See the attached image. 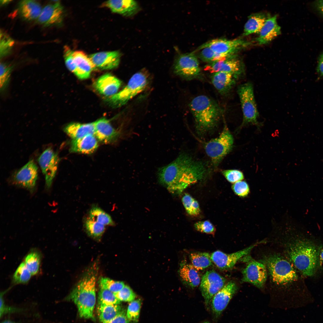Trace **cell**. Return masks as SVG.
<instances>
[{
  "instance_id": "ac0fdd59",
  "label": "cell",
  "mask_w": 323,
  "mask_h": 323,
  "mask_svg": "<svg viewBox=\"0 0 323 323\" xmlns=\"http://www.w3.org/2000/svg\"><path fill=\"white\" fill-rule=\"evenodd\" d=\"M63 9L59 2L48 4L42 9L37 22L46 27L58 25L62 22Z\"/></svg>"
},
{
  "instance_id": "d6986e66",
  "label": "cell",
  "mask_w": 323,
  "mask_h": 323,
  "mask_svg": "<svg viewBox=\"0 0 323 323\" xmlns=\"http://www.w3.org/2000/svg\"><path fill=\"white\" fill-rule=\"evenodd\" d=\"M121 56L118 51H103L91 54V60L97 67L102 69H111L118 65Z\"/></svg>"
},
{
  "instance_id": "ee69618b",
  "label": "cell",
  "mask_w": 323,
  "mask_h": 323,
  "mask_svg": "<svg viewBox=\"0 0 323 323\" xmlns=\"http://www.w3.org/2000/svg\"><path fill=\"white\" fill-rule=\"evenodd\" d=\"M140 299L131 301L128 305L127 315L128 319L136 322L138 319L141 307Z\"/></svg>"
},
{
  "instance_id": "5b68a950",
  "label": "cell",
  "mask_w": 323,
  "mask_h": 323,
  "mask_svg": "<svg viewBox=\"0 0 323 323\" xmlns=\"http://www.w3.org/2000/svg\"><path fill=\"white\" fill-rule=\"evenodd\" d=\"M264 261L273 281L278 284H285L296 281L298 276L291 263L277 255L268 256Z\"/></svg>"
},
{
  "instance_id": "1f68e13d",
  "label": "cell",
  "mask_w": 323,
  "mask_h": 323,
  "mask_svg": "<svg viewBox=\"0 0 323 323\" xmlns=\"http://www.w3.org/2000/svg\"><path fill=\"white\" fill-rule=\"evenodd\" d=\"M189 258L192 265L197 270L204 269L212 265L211 255L208 252H192Z\"/></svg>"
},
{
  "instance_id": "8fae6325",
  "label": "cell",
  "mask_w": 323,
  "mask_h": 323,
  "mask_svg": "<svg viewBox=\"0 0 323 323\" xmlns=\"http://www.w3.org/2000/svg\"><path fill=\"white\" fill-rule=\"evenodd\" d=\"M248 43L241 39L228 40L218 38L203 44L199 46L198 50L208 47L215 52L228 57L236 55V53Z\"/></svg>"
},
{
  "instance_id": "f1b7e54d",
  "label": "cell",
  "mask_w": 323,
  "mask_h": 323,
  "mask_svg": "<svg viewBox=\"0 0 323 323\" xmlns=\"http://www.w3.org/2000/svg\"><path fill=\"white\" fill-rule=\"evenodd\" d=\"M64 130L72 139H78L88 135H94V123H71L65 126Z\"/></svg>"
},
{
  "instance_id": "4fadbf2b",
  "label": "cell",
  "mask_w": 323,
  "mask_h": 323,
  "mask_svg": "<svg viewBox=\"0 0 323 323\" xmlns=\"http://www.w3.org/2000/svg\"><path fill=\"white\" fill-rule=\"evenodd\" d=\"M59 161L57 153L51 147L45 150L39 158V163L45 176L48 188L51 186L55 176Z\"/></svg>"
},
{
  "instance_id": "681fc988",
  "label": "cell",
  "mask_w": 323,
  "mask_h": 323,
  "mask_svg": "<svg viewBox=\"0 0 323 323\" xmlns=\"http://www.w3.org/2000/svg\"><path fill=\"white\" fill-rule=\"evenodd\" d=\"M8 290L2 292L0 294V316L1 317L7 313H13L20 311L19 309L10 307L5 304L3 299V295Z\"/></svg>"
},
{
  "instance_id": "e0dca14e",
  "label": "cell",
  "mask_w": 323,
  "mask_h": 323,
  "mask_svg": "<svg viewBox=\"0 0 323 323\" xmlns=\"http://www.w3.org/2000/svg\"><path fill=\"white\" fill-rule=\"evenodd\" d=\"M37 178V167L31 160L15 173L13 180L17 185L32 190L35 186Z\"/></svg>"
},
{
  "instance_id": "8992f818",
  "label": "cell",
  "mask_w": 323,
  "mask_h": 323,
  "mask_svg": "<svg viewBox=\"0 0 323 323\" xmlns=\"http://www.w3.org/2000/svg\"><path fill=\"white\" fill-rule=\"evenodd\" d=\"M233 143V137L226 125L218 137L206 143L204 147L205 152L214 166H218L231 150Z\"/></svg>"
},
{
  "instance_id": "83f0119b",
  "label": "cell",
  "mask_w": 323,
  "mask_h": 323,
  "mask_svg": "<svg viewBox=\"0 0 323 323\" xmlns=\"http://www.w3.org/2000/svg\"><path fill=\"white\" fill-rule=\"evenodd\" d=\"M20 16L24 20L30 21L38 19L42 10L40 4L34 0H22L18 6Z\"/></svg>"
},
{
  "instance_id": "ba28073f",
  "label": "cell",
  "mask_w": 323,
  "mask_h": 323,
  "mask_svg": "<svg viewBox=\"0 0 323 323\" xmlns=\"http://www.w3.org/2000/svg\"><path fill=\"white\" fill-rule=\"evenodd\" d=\"M148 83V77L145 73H136L130 78L127 85L119 92L110 97L109 100L116 107L123 105L144 91Z\"/></svg>"
},
{
  "instance_id": "db71d44e",
  "label": "cell",
  "mask_w": 323,
  "mask_h": 323,
  "mask_svg": "<svg viewBox=\"0 0 323 323\" xmlns=\"http://www.w3.org/2000/svg\"><path fill=\"white\" fill-rule=\"evenodd\" d=\"M11 1V0H1L0 4L2 5L7 4Z\"/></svg>"
},
{
  "instance_id": "5bb4252c",
  "label": "cell",
  "mask_w": 323,
  "mask_h": 323,
  "mask_svg": "<svg viewBox=\"0 0 323 323\" xmlns=\"http://www.w3.org/2000/svg\"><path fill=\"white\" fill-rule=\"evenodd\" d=\"M237 289L236 283L230 281L214 296L211 301V307L215 316H219L225 309Z\"/></svg>"
},
{
  "instance_id": "c3c4849f",
  "label": "cell",
  "mask_w": 323,
  "mask_h": 323,
  "mask_svg": "<svg viewBox=\"0 0 323 323\" xmlns=\"http://www.w3.org/2000/svg\"><path fill=\"white\" fill-rule=\"evenodd\" d=\"M232 189L234 193L241 197L247 196L249 191V185L245 181H239L235 182L232 186Z\"/></svg>"
},
{
  "instance_id": "60d3db41",
  "label": "cell",
  "mask_w": 323,
  "mask_h": 323,
  "mask_svg": "<svg viewBox=\"0 0 323 323\" xmlns=\"http://www.w3.org/2000/svg\"><path fill=\"white\" fill-rule=\"evenodd\" d=\"M14 40L7 34L1 31L0 36V57L8 55L14 44Z\"/></svg>"
},
{
  "instance_id": "816d5d0a",
  "label": "cell",
  "mask_w": 323,
  "mask_h": 323,
  "mask_svg": "<svg viewBox=\"0 0 323 323\" xmlns=\"http://www.w3.org/2000/svg\"><path fill=\"white\" fill-rule=\"evenodd\" d=\"M317 70L320 74L323 76V53L319 58Z\"/></svg>"
},
{
  "instance_id": "52a82bcc",
  "label": "cell",
  "mask_w": 323,
  "mask_h": 323,
  "mask_svg": "<svg viewBox=\"0 0 323 323\" xmlns=\"http://www.w3.org/2000/svg\"><path fill=\"white\" fill-rule=\"evenodd\" d=\"M237 93L243 113V120L240 127L241 128L249 124L255 125L259 127L260 124L257 121L259 113L252 84L249 82L241 85L238 88Z\"/></svg>"
},
{
  "instance_id": "d6a6232c",
  "label": "cell",
  "mask_w": 323,
  "mask_h": 323,
  "mask_svg": "<svg viewBox=\"0 0 323 323\" xmlns=\"http://www.w3.org/2000/svg\"><path fill=\"white\" fill-rule=\"evenodd\" d=\"M89 217L104 226H113L115 223L111 216L100 208L94 206L90 210Z\"/></svg>"
},
{
  "instance_id": "b9f144b4",
  "label": "cell",
  "mask_w": 323,
  "mask_h": 323,
  "mask_svg": "<svg viewBox=\"0 0 323 323\" xmlns=\"http://www.w3.org/2000/svg\"><path fill=\"white\" fill-rule=\"evenodd\" d=\"M99 286L100 289L107 290L114 293L119 291L125 286L123 282L103 277L99 281Z\"/></svg>"
},
{
  "instance_id": "cb8c5ba5",
  "label": "cell",
  "mask_w": 323,
  "mask_h": 323,
  "mask_svg": "<svg viewBox=\"0 0 323 323\" xmlns=\"http://www.w3.org/2000/svg\"><path fill=\"white\" fill-rule=\"evenodd\" d=\"M104 5L112 12L127 16H134L139 10L138 3L132 0H109Z\"/></svg>"
},
{
  "instance_id": "8d00e7d4",
  "label": "cell",
  "mask_w": 323,
  "mask_h": 323,
  "mask_svg": "<svg viewBox=\"0 0 323 323\" xmlns=\"http://www.w3.org/2000/svg\"><path fill=\"white\" fill-rule=\"evenodd\" d=\"M13 65L10 63L2 62L0 65V91H3L10 81Z\"/></svg>"
},
{
  "instance_id": "7bdbcfd3",
  "label": "cell",
  "mask_w": 323,
  "mask_h": 323,
  "mask_svg": "<svg viewBox=\"0 0 323 323\" xmlns=\"http://www.w3.org/2000/svg\"><path fill=\"white\" fill-rule=\"evenodd\" d=\"M73 51L68 46H64L63 56L65 65L68 69L77 76L78 70L73 59Z\"/></svg>"
},
{
  "instance_id": "9a60e30c",
  "label": "cell",
  "mask_w": 323,
  "mask_h": 323,
  "mask_svg": "<svg viewBox=\"0 0 323 323\" xmlns=\"http://www.w3.org/2000/svg\"><path fill=\"white\" fill-rule=\"evenodd\" d=\"M256 244L253 245L241 250L227 254L217 250L211 255L212 262L219 269L226 270L233 267L240 259L249 254Z\"/></svg>"
},
{
  "instance_id": "d590c367",
  "label": "cell",
  "mask_w": 323,
  "mask_h": 323,
  "mask_svg": "<svg viewBox=\"0 0 323 323\" xmlns=\"http://www.w3.org/2000/svg\"><path fill=\"white\" fill-rule=\"evenodd\" d=\"M182 202L189 215L196 216L200 213V210L198 202L189 194L185 193L182 197Z\"/></svg>"
},
{
  "instance_id": "277c9868",
  "label": "cell",
  "mask_w": 323,
  "mask_h": 323,
  "mask_svg": "<svg viewBox=\"0 0 323 323\" xmlns=\"http://www.w3.org/2000/svg\"><path fill=\"white\" fill-rule=\"evenodd\" d=\"M189 106L199 132L203 133L213 129L220 119L222 111L220 107L206 96L200 95L195 97Z\"/></svg>"
},
{
  "instance_id": "484cf974",
  "label": "cell",
  "mask_w": 323,
  "mask_h": 323,
  "mask_svg": "<svg viewBox=\"0 0 323 323\" xmlns=\"http://www.w3.org/2000/svg\"><path fill=\"white\" fill-rule=\"evenodd\" d=\"M73 59L78 72L77 77L81 79L88 78L96 67L89 57L83 51H73Z\"/></svg>"
},
{
  "instance_id": "d4e9b609",
  "label": "cell",
  "mask_w": 323,
  "mask_h": 323,
  "mask_svg": "<svg viewBox=\"0 0 323 323\" xmlns=\"http://www.w3.org/2000/svg\"><path fill=\"white\" fill-rule=\"evenodd\" d=\"M179 273L182 282L191 288L197 287L200 283V276L197 270L185 260L180 263Z\"/></svg>"
},
{
  "instance_id": "f546056e",
  "label": "cell",
  "mask_w": 323,
  "mask_h": 323,
  "mask_svg": "<svg viewBox=\"0 0 323 323\" xmlns=\"http://www.w3.org/2000/svg\"><path fill=\"white\" fill-rule=\"evenodd\" d=\"M263 13H256L251 15L244 26L243 35L247 36L252 33H259L267 19Z\"/></svg>"
},
{
  "instance_id": "f35d334b",
  "label": "cell",
  "mask_w": 323,
  "mask_h": 323,
  "mask_svg": "<svg viewBox=\"0 0 323 323\" xmlns=\"http://www.w3.org/2000/svg\"><path fill=\"white\" fill-rule=\"evenodd\" d=\"M31 274L27 268L24 262L21 263L14 273L13 281L15 284H25L30 280Z\"/></svg>"
},
{
  "instance_id": "9f6ffc18",
  "label": "cell",
  "mask_w": 323,
  "mask_h": 323,
  "mask_svg": "<svg viewBox=\"0 0 323 323\" xmlns=\"http://www.w3.org/2000/svg\"><path fill=\"white\" fill-rule=\"evenodd\" d=\"M320 257L321 259L323 261V249L322 250L320 254Z\"/></svg>"
},
{
  "instance_id": "f5cc1de1",
  "label": "cell",
  "mask_w": 323,
  "mask_h": 323,
  "mask_svg": "<svg viewBox=\"0 0 323 323\" xmlns=\"http://www.w3.org/2000/svg\"><path fill=\"white\" fill-rule=\"evenodd\" d=\"M316 7L319 11L323 15V0L316 1L315 3Z\"/></svg>"
},
{
  "instance_id": "6f0895ef",
  "label": "cell",
  "mask_w": 323,
  "mask_h": 323,
  "mask_svg": "<svg viewBox=\"0 0 323 323\" xmlns=\"http://www.w3.org/2000/svg\"><path fill=\"white\" fill-rule=\"evenodd\" d=\"M203 323H210L208 322H204Z\"/></svg>"
},
{
  "instance_id": "836d02e7",
  "label": "cell",
  "mask_w": 323,
  "mask_h": 323,
  "mask_svg": "<svg viewBox=\"0 0 323 323\" xmlns=\"http://www.w3.org/2000/svg\"><path fill=\"white\" fill-rule=\"evenodd\" d=\"M84 226L88 234L95 238L100 237L105 229V226L89 217L85 220Z\"/></svg>"
},
{
  "instance_id": "7c38bea8",
  "label": "cell",
  "mask_w": 323,
  "mask_h": 323,
  "mask_svg": "<svg viewBox=\"0 0 323 323\" xmlns=\"http://www.w3.org/2000/svg\"><path fill=\"white\" fill-rule=\"evenodd\" d=\"M264 264L253 260H249L242 271V281L262 288L266 281L267 273Z\"/></svg>"
},
{
  "instance_id": "3957f363",
  "label": "cell",
  "mask_w": 323,
  "mask_h": 323,
  "mask_svg": "<svg viewBox=\"0 0 323 323\" xmlns=\"http://www.w3.org/2000/svg\"><path fill=\"white\" fill-rule=\"evenodd\" d=\"M319 250L311 241L300 237L294 240L287 250L288 256L295 267L304 275L316 272L319 263Z\"/></svg>"
},
{
  "instance_id": "44dd1931",
  "label": "cell",
  "mask_w": 323,
  "mask_h": 323,
  "mask_svg": "<svg viewBox=\"0 0 323 323\" xmlns=\"http://www.w3.org/2000/svg\"><path fill=\"white\" fill-rule=\"evenodd\" d=\"M277 19L276 15L267 18L256 39L259 45L268 43L281 34V27L278 24Z\"/></svg>"
},
{
  "instance_id": "f907efd6",
  "label": "cell",
  "mask_w": 323,
  "mask_h": 323,
  "mask_svg": "<svg viewBox=\"0 0 323 323\" xmlns=\"http://www.w3.org/2000/svg\"><path fill=\"white\" fill-rule=\"evenodd\" d=\"M129 321L124 311H122L111 320L103 323H129Z\"/></svg>"
},
{
  "instance_id": "7dc6e473",
  "label": "cell",
  "mask_w": 323,
  "mask_h": 323,
  "mask_svg": "<svg viewBox=\"0 0 323 323\" xmlns=\"http://www.w3.org/2000/svg\"><path fill=\"white\" fill-rule=\"evenodd\" d=\"M194 227L197 231L207 234H214L216 229L213 224L208 220L200 221L196 223Z\"/></svg>"
},
{
  "instance_id": "4316f807",
  "label": "cell",
  "mask_w": 323,
  "mask_h": 323,
  "mask_svg": "<svg viewBox=\"0 0 323 323\" xmlns=\"http://www.w3.org/2000/svg\"><path fill=\"white\" fill-rule=\"evenodd\" d=\"M235 79L231 74L223 72L213 73L211 76L212 84L222 95L229 92L235 84Z\"/></svg>"
},
{
  "instance_id": "74e56055",
  "label": "cell",
  "mask_w": 323,
  "mask_h": 323,
  "mask_svg": "<svg viewBox=\"0 0 323 323\" xmlns=\"http://www.w3.org/2000/svg\"><path fill=\"white\" fill-rule=\"evenodd\" d=\"M120 301L113 292L107 290L100 289L98 296V305L119 304Z\"/></svg>"
},
{
  "instance_id": "7a4b0ae2",
  "label": "cell",
  "mask_w": 323,
  "mask_h": 323,
  "mask_svg": "<svg viewBox=\"0 0 323 323\" xmlns=\"http://www.w3.org/2000/svg\"><path fill=\"white\" fill-rule=\"evenodd\" d=\"M96 267L90 268L82 277L65 299L76 305L80 316L94 319L93 312L96 302Z\"/></svg>"
},
{
  "instance_id": "ffe728a7",
  "label": "cell",
  "mask_w": 323,
  "mask_h": 323,
  "mask_svg": "<svg viewBox=\"0 0 323 323\" xmlns=\"http://www.w3.org/2000/svg\"><path fill=\"white\" fill-rule=\"evenodd\" d=\"M94 135L98 140L105 143H110L117 138L119 132L112 126L109 121L101 118L94 122Z\"/></svg>"
},
{
  "instance_id": "f6af8a7d",
  "label": "cell",
  "mask_w": 323,
  "mask_h": 323,
  "mask_svg": "<svg viewBox=\"0 0 323 323\" xmlns=\"http://www.w3.org/2000/svg\"><path fill=\"white\" fill-rule=\"evenodd\" d=\"M114 294L120 301L131 302L134 301L136 296L132 290L127 285H125L120 291Z\"/></svg>"
},
{
  "instance_id": "7402d4cb",
  "label": "cell",
  "mask_w": 323,
  "mask_h": 323,
  "mask_svg": "<svg viewBox=\"0 0 323 323\" xmlns=\"http://www.w3.org/2000/svg\"><path fill=\"white\" fill-rule=\"evenodd\" d=\"M121 84L119 79L111 74H106L97 79L95 86L101 94L111 97L117 93Z\"/></svg>"
},
{
  "instance_id": "30bf717a",
  "label": "cell",
  "mask_w": 323,
  "mask_h": 323,
  "mask_svg": "<svg viewBox=\"0 0 323 323\" xmlns=\"http://www.w3.org/2000/svg\"><path fill=\"white\" fill-rule=\"evenodd\" d=\"M225 278L214 270L207 271L202 276L200 289L206 305L210 304L214 296L225 284Z\"/></svg>"
},
{
  "instance_id": "11a10c76",
  "label": "cell",
  "mask_w": 323,
  "mask_h": 323,
  "mask_svg": "<svg viewBox=\"0 0 323 323\" xmlns=\"http://www.w3.org/2000/svg\"><path fill=\"white\" fill-rule=\"evenodd\" d=\"M1 323H16L14 322L9 320H7L4 321Z\"/></svg>"
},
{
  "instance_id": "bcb514c9",
  "label": "cell",
  "mask_w": 323,
  "mask_h": 323,
  "mask_svg": "<svg viewBox=\"0 0 323 323\" xmlns=\"http://www.w3.org/2000/svg\"><path fill=\"white\" fill-rule=\"evenodd\" d=\"M222 173L226 179L231 183L241 181L244 178L243 173L237 170H225Z\"/></svg>"
},
{
  "instance_id": "9c48e42d",
  "label": "cell",
  "mask_w": 323,
  "mask_h": 323,
  "mask_svg": "<svg viewBox=\"0 0 323 323\" xmlns=\"http://www.w3.org/2000/svg\"><path fill=\"white\" fill-rule=\"evenodd\" d=\"M174 70L177 75L188 80L197 78L201 74L199 61L194 53L179 55L175 60Z\"/></svg>"
},
{
  "instance_id": "603a6c76",
  "label": "cell",
  "mask_w": 323,
  "mask_h": 323,
  "mask_svg": "<svg viewBox=\"0 0 323 323\" xmlns=\"http://www.w3.org/2000/svg\"><path fill=\"white\" fill-rule=\"evenodd\" d=\"M98 140L94 135H88L82 138L72 139L70 151L72 153L85 154L93 153L97 149Z\"/></svg>"
},
{
  "instance_id": "2e32d148",
  "label": "cell",
  "mask_w": 323,
  "mask_h": 323,
  "mask_svg": "<svg viewBox=\"0 0 323 323\" xmlns=\"http://www.w3.org/2000/svg\"><path fill=\"white\" fill-rule=\"evenodd\" d=\"M205 69L212 73L223 72L231 74L235 79L243 73V67L241 60L236 55L228 57L223 60L208 63Z\"/></svg>"
},
{
  "instance_id": "4dcf8cb0",
  "label": "cell",
  "mask_w": 323,
  "mask_h": 323,
  "mask_svg": "<svg viewBox=\"0 0 323 323\" xmlns=\"http://www.w3.org/2000/svg\"><path fill=\"white\" fill-rule=\"evenodd\" d=\"M122 311L119 304L100 305L97 306L99 319L103 323L111 320Z\"/></svg>"
},
{
  "instance_id": "ab89813d",
  "label": "cell",
  "mask_w": 323,
  "mask_h": 323,
  "mask_svg": "<svg viewBox=\"0 0 323 323\" xmlns=\"http://www.w3.org/2000/svg\"><path fill=\"white\" fill-rule=\"evenodd\" d=\"M201 50L199 54V57L204 62L209 63H212L228 58L215 52L208 47L204 48L199 50Z\"/></svg>"
},
{
  "instance_id": "6da1fadb",
  "label": "cell",
  "mask_w": 323,
  "mask_h": 323,
  "mask_svg": "<svg viewBox=\"0 0 323 323\" xmlns=\"http://www.w3.org/2000/svg\"><path fill=\"white\" fill-rule=\"evenodd\" d=\"M205 164L185 153L158 171L159 182L172 194H180L191 185L203 179L208 173Z\"/></svg>"
},
{
  "instance_id": "e575fe53",
  "label": "cell",
  "mask_w": 323,
  "mask_h": 323,
  "mask_svg": "<svg viewBox=\"0 0 323 323\" xmlns=\"http://www.w3.org/2000/svg\"><path fill=\"white\" fill-rule=\"evenodd\" d=\"M40 261V255L36 252H31L25 257L24 262L25 266L31 275H35L39 272Z\"/></svg>"
}]
</instances>
